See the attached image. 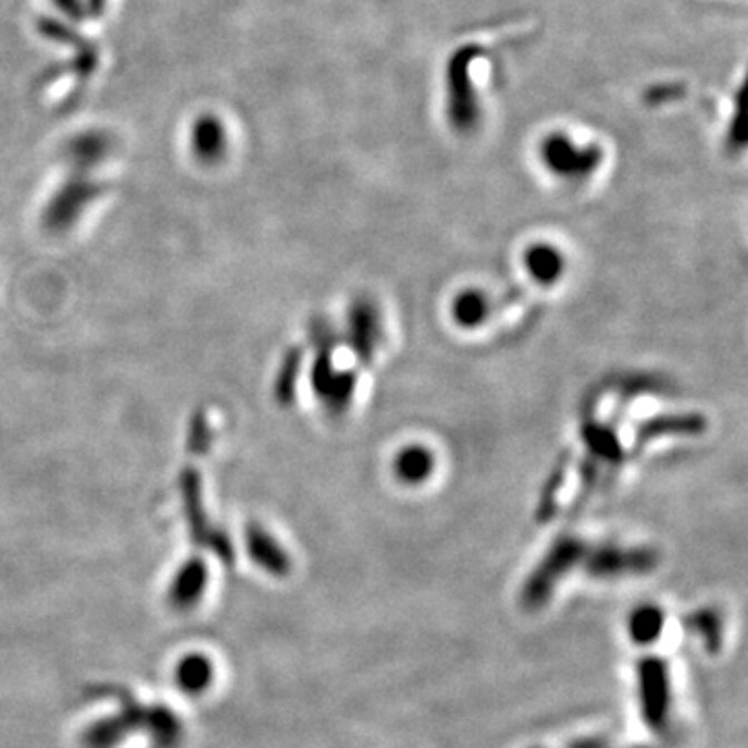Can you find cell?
<instances>
[{
  "instance_id": "6da1fadb",
  "label": "cell",
  "mask_w": 748,
  "mask_h": 748,
  "mask_svg": "<svg viewBox=\"0 0 748 748\" xmlns=\"http://www.w3.org/2000/svg\"><path fill=\"white\" fill-rule=\"evenodd\" d=\"M589 543L574 534H561L545 555L534 565L522 589H520V603L529 611H539L547 608L553 594L558 591L563 578L570 577L574 570L582 565L584 553Z\"/></svg>"
},
{
  "instance_id": "7a4b0ae2",
  "label": "cell",
  "mask_w": 748,
  "mask_h": 748,
  "mask_svg": "<svg viewBox=\"0 0 748 748\" xmlns=\"http://www.w3.org/2000/svg\"><path fill=\"white\" fill-rule=\"evenodd\" d=\"M637 697L642 724L653 734H668L671 724L670 663L659 654H644L637 661Z\"/></svg>"
},
{
  "instance_id": "3957f363",
  "label": "cell",
  "mask_w": 748,
  "mask_h": 748,
  "mask_svg": "<svg viewBox=\"0 0 748 748\" xmlns=\"http://www.w3.org/2000/svg\"><path fill=\"white\" fill-rule=\"evenodd\" d=\"M481 57V48H457L447 61L445 88H447V119L455 131L468 134L481 121V107L472 81V62Z\"/></svg>"
},
{
  "instance_id": "277c9868",
  "label": "cell",
  "mask_w": 748,
  "mask_h": 748,
  "mask_svg": "<svg viewBox=\"0 0 748 748\" xmlns=\"http://www.w3.org/2000/svg\"><path fill=\"white\" fill-rule=\"evenodd\" d=\"M661 555L653 547H622L613 543L587 547L580 570L594 580L647 577L659 568Z\"/></svg>"
},
{
  "instance_id": "5b68a950",
  "label": "cell",
  "mask_w": 748,
  "mask_h": 748,
  "mask_svg": "<svg viewBox=\"0 0 748 748\" xmlns=\"http://www.w3.org/2000/svg\"><path fill=\"white\" fill-rule=\"evenodd\" d=\"M539 155L547 169L563 179H587L603 163L601 146H578L563 134L547 136Z\"/></svg>"
},
{
  "instance_id": "8992f818",
  "label": "cell",
  "mask_w": 748,
  "mask_h": 748,
  "mask_svg": "<svg viewBox=\"0 0 748 748\" xmlns=\"http://www.w3.org/2000/svg\"><path fill=\"white\" fill-rule=\"evenodd\" d=\"M144 719L146 705L125 697L117 713L96 719L81 732V748H119L131 734L144 730Z\"/></svg>"
},
{
  "instance_id": "52a82bcc",
  "label": "cell",
  "mask_w": 748,
  "mask_h": 748,
  "mask_svg": "<svg viewBox=\"0 0 748 748\" xmlns=\"http://www.w3.org/2000/svg\"><path fill=\"white\" fill-rule=\"evenodd\" d=\"M102 187L86 177V173L79 171L73 179H69L65 186L55 194V198L45 210V220L48 229L62 232L69 229L79 215L100 196Z\"/></svg>"
},
{
  "instance_id": "ba28073f",
  "label": "cell",
  "mask_w": 748,
  "mask_h": 748,
  "mask_svg": "<svg viewBox=\"0 0 748 748\" xmlns=\"http://www.w3.org/2000/svg\"><path fill=\"white\" fill-rule=\"evenodd\" d=\"M347 342L362 364H371L383 342L381 312L371 299H356L347 314Z\"/></svg>"
},
{
  "instance_id": "9c48e42d",
  "label": "cell",
  "mask_w": 748,
  "mask_h": 748,
  "mask_svg": "<svg viewBox=\"0 0 748 748\" xmlns=\"http://www.w3.org/2000/svg\"><path fill=\"white\" fill-rule=\"evenodd\" d=\"M208 565L203 558H189L179 565L167 589V603L175 611H191L203 603L208 589Z\"/></svg>"
},
{
  "instance_id": "30bf717a",
  "label": "cell",
  "mask_w": 748,
  "mask_h": 748,
  "mask_svg": "<svg viewBox=\"0 0 748 748\" xmlns=\"http://www.w3.org/2000/svg\"><path fill=\"white\" fill-rule=\"evenodd\" d=\"M246 549L254 561L268 577L285 578L292 574L294 561L279 541L260 524H249L246 529Z\"/></svg>"
},
{
  "instance_id": "8fae6325",
  "label": "cell",
  "mask_w": 748,
  "mask_h": 748,
  "mask_svg": "<svg viewBox=\"0 0 748 748\" xmlns=\"http://www.w3.org/2000/svg\"><path fill=\"white\" fill-rule=\"evenodd\" d=\"M215 676L217 670L213 659L196 651L184 654L173 670L175 686L187 697H203L204 692H208L210 686L215 685Z\"/></svg>"
},
{
  "instance_id": "7c38bea8",
  "label": "cell",
  "mask_w": 748,
  "mask_h": 748,
  "mask_svg": "<svg viewBox=\"0 0 748 748\" xmlns=\"http://www.w3.org/2000/svg\"><path fill=\"white\" fill-rule=\"evenodd\" d=\"M155 748H181L186 728L171 707L146 705L144 730Z\"/></svg>"
},
{
  "instance_id": "4fadbf2b",
  "label": "cell",
  "mask_w": 748,
  "mask_h": 748,
  "mask_svg": "<svg viewBox=\"0 0 748 748\" xmlns=\"http://www.w3.org/2000/svg\"><path fill=\"white\" fill-rule=\"evenodd\" d=\"M227 129L220 124V119L215 115H203L196 119L191 127V150L198 160L206 165L218 163L223 156L227 155Z\"/></svg>"
},
{
  "instance_id": "5bb4252c",
  "label": "cell",
  "mask_w": 748,
  "mask_h": 748,
  "mask_svg": "<svg viewBox=\"0 0 748 748\" xmlns=\"http://www.w3.org/2000/svg\"><path fill=\"white\" fill-rule=\"evenodd\" d=\"M705 429L707 421L701 414H670L640 422L637 436L639 441H654L661 436H695L702 435Z\"/></svg>"
},
{
  "instance_id": "9a60e30c",
  "label": "cell",
  "mask_w": 748,
  "mask_h": 748,
  "mask_svg": "<svg viewBox=\"0 0 748 748\" xmlns=\"http://www.w3.org/2000/svg\"><path fill=\"white\" fill-rule=\"evenodd\" d=\"M666 628V611L654 603H642L632 609L626 620L628 639L639 647H651L661 639Z\"/></svg>"
},
{
  "instance_id": "2e32d148",
  "label": "cell",
  "mask_w": 748,
  "mask_h": 748,
  "mask_svg": "<svg viewBox=\"0 0 748 748\" xmlns=\"http://www.w3.org/2000/svg\"><path fill=\"white\" fill-rule=\"evenodd\" d=\"M435 470V455L424 445H407L393 460V474L404 484H422Z\"/></svg>"
},
{
  "instance_id": "e0dca14e",
  "label": "cell",
  "mask_w": 748,
  "mask_h": 748,
  "mask_svg": "<svg viewBox=\"0 0 748 748\" xmlns=\"http://www.w3.org/2000/svg\"><path fill=\"white\" fill-rule=\"evenodd\" d=\"M686 630L701 640L702 649L709 654L719 653L724 644V618L716 608H701L686 616Z\"/></svg>"
},
{
  "instance_id": "ac0fdd59",
  "label": "cell",
  "mask_w": 748,
  "mask_h": 748,
  "mask_svg": "<svg viewBox=\"0 0 748 748\" xmlns=\"http://www.w3.org/2000/svg\"><path fill=\"white\" fill-rule=\"evenodd\" d=\"M563 265L565 263L560 249L549 244H534L524 254V266L530 277L541 285H551L560 279L563 275Z\"/></svg>"
},
{
  "instance_id": "d6986e66",
  "label": "cell",
  "mask_w": 748,
  "mask_h": 748,
  "mask_svg": "<svg viewBox=\"0 0 748 748\" xmlns=\"http://www.w3.org/2000/svg\"><path fill=\"white\" fill-rule=\"evenodd\" d=\"M453 321L464 328L481 327L493 312L491 297L481 289H466L455 297L452 306Z\"/></svg>"
},
{
  "instance_id": "ffe728a7",
  "label": "cell",
  "mask_w": 748,
  "mask_h": 748,
  "mask_svg": "<svg viewBox=\"0 0 748 748\" xmlns=\"http://www.w3.org/2000/svg\"><path fill=\"white\" fill-rule=\"evenodd\" d=\"M110 148H112V141L109 136L92 131V134L79 136L69 144L67 158L76 165L78 171H83V169H90L96 163H102L109 156Z\"/></svg>"
},
{
  "instance_id": "44dd1931",
  "label": "cell",
  "mask_w": 748,
  "mask_h": 748,
  "mask_svg": "<svg viewBox=\"0 0 748 748\" xmlns=\"http://www.w3.org/2000/svg\"><path fill=\"white\" fill-rule=\"evenodd\" d=\"M582 439L591 450L594 462H609L618 464L623 457L622 445L618 441V435L603 424L597 422H587L582 429Z\"/></svg>"
},
{
  "instance_id": "7402d4cb",
  "label": "cell",
  "mask_w": 748,
  "mask_h": 748,
  "mask_svg": "<svg viewBox=\"0 0 748 748\" xmlns=\"http://www.w3.org/2000/svg\"><path fill=\"white\" fill-rule=\"evenodd\" d=\"M358 376L354 371H335L333 378L328 381L327 390L323 391L321 402L327 405L328 414L339 416L343 414L356 393Z\"/></svg>"
},
{
  "instance_id": "603a6c76",
  "label": "cell",
  "mask_w": 748,
  "mask_h": 748,
  "mask_svg": "<svg viewBox=\"0 0 748 748\" xmlns=\"http://www.w3.org/2000/svg\"><path fill=\"white\" fill-rule=\"evenodd\" d=\"M302 368V352L292 350L280 366L279 376H277V397L280 404H292L294 395H296L297 374Z\"/></svg>"
},
{
  "instance_id": "cb8c5ba5",
  "label": "cell",
  "mask_w": 748,
  "mask_h": 748,
  "mask_svg": "<svg viewBox=\"0 0 748 748\" xmlns=\"http://www.w3.org/2000/svg\"><path fill=\"white\" fill-rule=\"evenodd\" d=\"M561 483H563V464H558V468L553 470V474L549 476L545 489H543V498H541L539 510H537L539 522H547V520H551L553 514H555V498H558Z\"/></svg>"
},
{
  "instance_id": "d4e9b609",
  "label": "cell",
  "mask_w": 748,
  "mask_h": 748,
  "mask_svg": "<svg viewBox=\"0 0 748 748\" xmlns=\"http://www.w3.org/2000/svg\"><path fill=\"white\" fill-rule=\"evenodd\" d=\"M747 144V134H745V117H742V96L738 98V110L734 115V124L728 131V148L738 152Z\"/></svg>"
},
{
  "instance_id": "484cf974",
  "label": "cell",
  "mask_w": 748,
  "mask_h": 748,
  "mask_svg": "<svg viewBox=\"0 0 748 748\" xmlns=\"http://www.w3.org/2000/svg\"><path fill=\"white\" fill-rule=\"evenodd\" d=\"M563 748H613L606 736H582Z\"/></svg>"
},
{
  "instance_id": "4316f807",
  "label": "cell",
  "mask_w": 748,
  "mask_h": 748,
  "mask_svg": "<svg viewBox=\"0 0 748 748\" xmlns=\"http://www.w3.org/2000/svg\"><path fill=\"white\" fill-rule=\"evenodd\" d=\"M52 2H55L57 9L62 11L69 19H81V16L86 13L83 0H52Z\"/></svg>"
},
{
  "instance_id": "83f0119b",
  "label": "cell",
  "mask_w": 748,
  "mask_h": 748,
  "mask_svg": "<svg viewBox=\"0 0 748 748\" xmlns=\"http://www.w3.org/2000/svg\"><path fill=\"white\" fill-rule=\"evenodd\" d=\"M105 2H107V0H86V2H83V7H88V11L96 16V13H102V9H105Z\"/></svg>"
},
{
  "instance_id": "f1b7e54d",
  "label": "cell",
  "mask_w": 748,
  "mask_h": 748,
  "mask_svg": "<svg viewBox=\"0 0 748 748\" xmlns=\"http://www.w3.org/2000/svg\"><path fill=\"white\" fill-rule=\"evenodd\" d=\"M626 748H653V747H644V745H637V747H626Z\"/></svg>"
},
{
  "instance_id": "f546056e",
  "label": "cell",
  "mask_w": 748,
  "mask_h": 748,
  "mask_svg": "<svg viewBox=\"0 0 748 748\" xmlns=\"http://www.w3.org/2000/svg\"><path fill=\"white\" fill-rule=\"evenodd\" d=\"M532 748H541V747H532Z\"/></svg>"
}]
</instances>
